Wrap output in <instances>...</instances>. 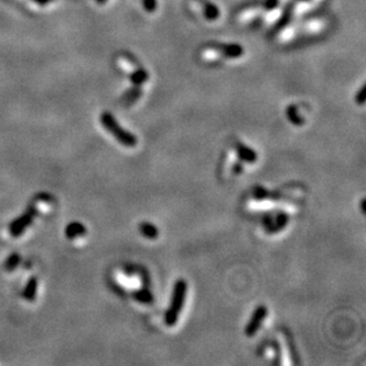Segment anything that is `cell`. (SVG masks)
I'll use <instances>...</instances> for the list:
<instances>
[{
    "instance_id": "cell-4",
    "label": "cell",
    "mask_w": 366,
    "mask_h": 366,
    "mask_svg": "<svg viewBox=\"0 0 366 366\" xmlns=\"http://www.w3.org/2000/svg\"><path fill=\"white\" fill-rule=\"evenodd\" d=\"M289 222L288 214L284 212L277 213L275 217H265L264 218V229L268 234H276L282 231Z\"/></svg>"
},
{
    "instance_id": "cell-25",
    "label": "cell",
    "mask_w": 366,
    "mask_h": 366,
    "mask_svg": "<svg viewBox=\"0 0 366 366\" xmlns=\"http://www.w3.org/2000/svg\"><path fill=\"white\" fill-rule=\"evenodd\" d=\"M96 1H98L99 4H105V2L107 1V0H96Z\"/></svg>"
},
{
    "instance_id": "cell-5",
    "label": "cell",
    "mask_w": 366,
    "mask_h": 366,
    "mask_svg": "<svg viewBox=\"0 0 366 366\" xmlns=\"http://www.w3.org/2000/svg\"><path fill=\"white\" fill-rule=\"evenodd\" d=\"M213 51H217L219 55L226 57L230 59H236L240 58L244 55V48L242 45L237 43H229V44H223V43H217L212 45Z\"/></svg>"
},
{
    "instance_id": "cell-10",
    "label": "cell",
    "mask_w": 366,
    "mask_h": 366,
    "mask_svg": "<svg viewBox=\"0 0 366 366\" xmlns=\"http://www.w3.org/2000/svg\"><path fill=\"white\" fill-rule=\"evenodd\" d=\"M203 13H204V18L208 22H214L220 16L219 8L216 5L210 1H205L204 6H203Z\"/></svg>"
},
{
    "instance_id": "cell-6",
    "label": "cell",
    "mask_w": 366,
    "mask_h": 366,
    "mask_svg": "<svg viewBox=\"0 0 366 366\" xmlns=\"http://www.w3.org/2000/svg\"><path fill=\"white\" fill-rule=\"evenodd\" d=\"M31 222H32V213H30V212L24 214V216L20 217V218H18L17 220H14L10 226L11 235L13 236V237H18V236H20L24 231H25V229L31 224Z\"/></svg>"
},
{
    "instance_id": "cell-23",
    "label": "cell",
    "mask_w": 366,
    "mask_h": 366,
    "mask_svg": "<svg viewBox=\"0 0 366 366\" xmlns=\"http://www.w3.org/2000/svg\"><path fill=\"white\" fill-rule=\"evenodd\" d=\"M35 1L39 5H45V4H48V2H50L51 0H35Z\"/></svg>"
},
{
    "instance_id": "cell-1",
    "label": "cell",
    "mask_w": 366,
    "mask_h": 366,
    "mask_svg": "<svg viewBox=\"0 0 366 366\" xmlns=\"http://www.w3.org/2000/svg\"><path fill=\"white\" fill-rule=\"evenodd\" d=\"M187 294V283L185 280L180 279L175 281L173 286V293H172L171 304L168 310L165 313V323L167 326H174L178 322L179 315L183 311L185 298Z\"/></svg>"
},
{
    "instance_id": "cell-16",
    "label": "cell",
    "mask_w": 366,
    "mask_h": 366,
    "mask_svg": "<svg viewBox=\"0 0 366 366\" xmlns=\"http://www.w3.org/2000/svg\"><path fill=\"white\" fill-rule=\"evenodd\" d=\"M20 262V256L18 254H13L7 259V261L5 263V269L7 271H12L13 269H16L19 265Z\"/></svg>"
},
{
    "instance_id": "cell-2",
    "label": "cell",
    "mask_w": 366,
    "mask_h": 366,
    "mask_svg": "<svg viewBox=\"0 0 366 366\" xmlns=\"http://www.w3.org/2000/svg\"><path fill=\"white\" fill-rule=\"evenodd\" d=\"M100 121H101V123L104 125L105 128L107 129V131L109 132L110 134L113 135V137L116 139L121 145H123V146L129 147V148L137 146V144H138L137 137H135L133 133L126 131L125 128H122V127L119 125V122H117L116 119L114 117L113 114L108 113V111H105V113H102L101 117H100Z\"/></svg>"
},
{
    "instance_id": "cell-7",
    "label": "cell",
    "mask_w": 366,
    "mask_h": 366,
    "mask_svg": "<svg viewBox=\"0 0 366 366\" xmlns=\"http://www.w3.org/2000/svg\"><path fill=\"white\" fill-rule=\"evenodd\" d=\"M236 151H237V156L241 161L249 162V164H254L257 160V153L253 148L246 146L243 144H238L236 146Z\"/></svg>"
},
{
    "instance_id": "cell-21",
    "label": "cell",
    "mask_w": 366,
    "mask_h": 366,
    "mask_svg": "<svg viewBox=\"0 0 366 366\" xmlns=\"http://www.w3.org/2000/svg\"><path fill=\"white\" fill-rule=\"evenodd\" d=\"M277 5H279V0H267L264 7H265V10L273 11L274 8H276Z\"/></svg>"
},
{
    "instance_id": "cell-24",
    "label": "cell",
    "mask_w": 366,
    "mask_h": 366,
    "mask_svg": "<svg viewBox=\"0 0 366 366\" xmlns=\"http://www.w3.org/2000/svg\"><path fill=\"white\" fill-rule=\"evenodd\" d=\"M361 207H362V211L363 213H365V199H363L362 203H361Z\"/></svg>"
},
{
    "instance_id": "cell-15",
    "label": "cell",
    "mask_w": 366,
    "mask_h": 366,
    "mask_svg": "<svg viewBox=\"0 0 366 366\" xmlns=\"http://www.w3.org/2000/svg\"><path fill=\"white\" fill-rule=\"evenodd\" d=\"M134 296L139 302H141V304L150 305V304H152V302H153L152 293H151L150 290H147V289L138 290V292L134 294Z\"/></svg>"
},
{
    "instance_id": "cell-9",
    "label": "cell",
    "mask_w": 366,
    "mask_h": 366,
    "mask_svg": "<svg viewBox=\"0 0 366 366\" xmlns=\"http://www.w3.org/2000/svg\"><path fill=\"white\" fill-rule=\"evenodd\" d=\"M139 230H140V234L147 240H156L159 236V229L150 222H142L139 225Z\"/></svg>"
},
{
    "instance_id": "cell-26",
    "label": "cell",
    "mask_w": 366,
    "mask_h": 366,
    "mask_svg": "<svg viewBox=\"0 0 366 366\" xmlns=\"http://www.w3.org/2000/svg\"><path fill=\"white\" fill-rule=\"evenodd\" d=\"M300 1H307V0H300Z\"/></svg>"
},
{
    "instance_id": "cell-13",
    "label": "cell",
    "mask_w": 366,
    "mask_h": 366,
    "mask_svg": "<svg viewBox=\"0 0 366 366\" xmlns=\"http://www.w3.org/2000/svg\"><path fill=\"white\" fill-rule=\"evenodd\" d=\"M148 78H150V75H148V72L142 68L137 69V70H134L131 75H129V80L132 81V83L134 84V86L139 87H141L145 82H147Z\"/></svg>"
},
{
    "instance_id": "cell-20",
    "label": "cell",
    "mask_w": 366,
    "mask_h": 366,
    "mask_svg": "<svg viewBox=\"0 0 366 366\" xmlns=\"http://www.w3.org/2000/svg\"><path fill=\"white\" fill-rule=\"evenodd\" d=\"M254 197H255V199H259V201H263V199L270 197V195L264 189H256L255 193H254Z\"/></svg>"
},
{
    "instance_id": "cell-3",
    "label": "cell",
    "mask_w": 366,
    "mask_h": 366,
    "mask_svg": "<svg viewBox=\"0 0 366 366\" xmlns=\"http://www.w3.org/2000/svg\"><path fill=\"white\" fill-rule=\"evenodd\" d=\"M267 314L268 310L264 305H261V306H259L255 311H254L249 322H248V325L246 326V331H244L246 332L247 337H253V335H255L257 332L260 331L261 325L265 320V317H267Z\"/></svg>"
},
{
    "instance_id": "cell-8",
    "label": "cell",
    "mask_w": 366,
    "mask_h": 366,
    "mask_svg": "<svg viewBox=\"0 0 366 366\" xmlns=\"http://www.w3.org/2000/svg\"><path fill=\"white\" fill-rule=\"evenodd\" d=\"M141 95H142L141 88L139 86H134L132 89H128L125 94H123L122 102L125 104L126 107H129V105L135 104V102L141 98Z\"/></svg>"
},
{
    "instance_id": "cell-11",
    "label": "cell",
    "mask_w": 366,
    "mask_h": 366,
    "mask_svg": "<svg viewBox=\"0 0 366 366\" xmlns=\"http://www.w3.org/2000/svg\"><path fill=\"white\" fill-rule=\"evenodd\" d=\"M86 228L81 224V223H71V224H69L68 226H66L65 229V235L66 237L69 238V240H75V238L77 237H81V236L86 235Z\"/></svg>"
},
{
    "instance_id": "cell-19",
    "label": "cell",
    "mask_w": 366,
    "mask_h": 366,
    "mask_svg": "<svg viewBox=\"0 0 366 366\" xmlns=\"http://www.w3.org/2000/svg\"><path fill=\"white\" fill-rule=\"evenodd\" d=\"M290 17H292V11H290V8H288V10L284 11L283 17L281 18V19L279 20V23H277L276 29H281V28H283V26L286 25L287 23H288V20L290 19Z\"/></svg>"
},
{
    "instance_id": "cell-18",
    "label": "cell",
    "mask_w": 366,
    "mask_h": 366,
    "mask_svg": "<svg viewBox=\"0 0 366 366\" xmlns=\"http://www.w3.org/2000/svg\"><path fill=\"white\" fill-rule=\"evenodd\" d=\"M365 90H366V86H365V84H363L361 89H359V92L357 93L356 96H355V101H356L357 105H363L365 104V100H366V92H365Z\"/></svg>"
},
{
    "instance_id": "cell-14",
    "label": "cell",
    "mask_w": 366,
    "mask_h": 366,
    "mask_svg": "<svg viewBox=\"0 0 366 366\" xmlns=\"http://www.w3.org/2000/svg\"><path fill=\"white\" fill-rule=\"evenodd\" d=\"M36 292H37V280L35 277H32V279H30L28 284H26L23 295L28 301H32L36 296Z\"/></svg>"
},
{
    "instance_id": "cell-22",
    "label": "cell",
    "mask_w": 366,
    "mask_h": 366,
    "mask_svg": "<svg viewBox=\"0 0 366 366\" xmlns=\"http://www.w3.org/2000/svg\"><path fill=\"white\" fill-rule=\"evenodd\" d=\"M234 171L236 172V173H241V172L243 171V167H242V164H240V162H238V164H236Z\"/></svg>"
},
{
    "instance_id": "cell-12",
    "label": "cell",
    "mask_w": 366,
    "mask_h": 366,
    "mask_svg": "<svg viewBox=\"0 0 366 366\" xmlns=\"http://www.w3.org/2000/svg\"><path fill=\"white\" fill-rule=\"evenodd\" d=\"M286 115L287 119L289 120V122L293 123L294 126H302L305 123V119L298 113V108H296V105H290L287 107Z\"/></svg>"
},
{
    "instance_id": "cell-17",
    "label": "cell",
    "mask_w": 366,
    "mask_h": 366,
    "mask_svg": "<svg viewBox=\"0 0 366 366\" xmlns=\"http://www.w3.org/2000/svg\"><path fill=\"white\" fill-rule=\"evenodd\" d=\"M142 6H144V10L148 13H153L157 11L158 2H157V0H142Z\"/></svg>"
}]
</instances>
